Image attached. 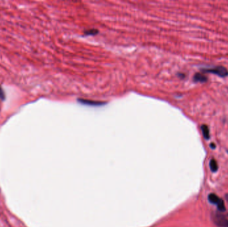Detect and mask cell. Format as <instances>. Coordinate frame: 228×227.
Segmentation results:
<instances>
[{"instance_id": "cell-1", "label": "cell", "mask_w": 228, "mask_h": 227, "mask_svg": "<svg viewBox=\"0 0 228 227\" xmlns=\"http://www.w3.org/2000/svg\"><path fill=\"white\" fill-rule=\"evenodd\" d=\"M211 218L213 223L218 227H228V219L224 214L215 212L211 214Z\"/></svg>"}, {"instance_id": "cell-2", "label": "cell", "mask_w": 228, "mask_h": 227, "mask_svg": "<svg viewBox=\"0 0 228 227\" xmlns=\"http://www.w3.org/2000/svg\"><path fill=\"white\" fill-rule=\"evenodd\" d=\"M201 71L203 73H210L217 75L221 77H225L228 75V71L226 68L223 66H217L211 69H201Z\"/></svg>"}, {"instance_id": "cell-3", "label": "cell", "mask_w": 228, "mask_h": 227, "mask_svg": "<svg viewBox=\"0 0 228 227\" xmlns=\"http://www.w3.org/2000/svg\"><path fill=\"white\" fill-rule=\"evenodd\" d=\"M194 81L197 83H205L208 81V77L205 75L197 73L195 74L194 77Z\"/></svg>"}, {"instance_id": "cell-4", "label": "cell", "mask_w": 228, "mask_h": 227, "mask_svg": "<svg viewBox=\"0 0 228 227\" xmlns=\"http://www.w3.org/2000/svg\"><path fill=\"white\" fill-rule=\"evenodd\" d=\"M79 102L82 103L86 104V105H102L105 103L103 102L100 101H90V100H85V99H79Z\"/></svg>"}, {"instance_id": "cell-5", "label": "cell", "mask_w": 228, "mask_h": 227, "mask_svg": "<svg viewBox=\"0 0 228 227\" xmlns=\"http://www.w3.org/2000/svg\"><path fill=\"white\" fill-rule=\"evenodd\" d=\"M208 200L212 204H215L217 205L218 203L220 202V200H221V198H220L218 196L215 195V194H213L211 193L210 195L208 196Z\"/></svg>"}, {"instance_id": "cell-6", "label": "cell", "mask_w": 228, "mask_h": 227, "mask_svg": "<svg viewBox=\"0 0 228 227\" xmlns=\"http://www.w3.org/2000/svg\"><path fill=\"white\" fill-rule=\"evenodd\" d=\"M201 128L204 138L206 139H210V131H209V128L208 126L206 125H203Z\"/></svg>"}, {"instance_id": "cell-7", "label": "cell", "mask_w": 228, "mask_h": 227, "mask_svg": "<svg viewBox=\"0 0 228 227\" xmlns=\"http://www.w3.org/2000/svg\"><path fill=\"white\" fill-rule=\"evenodd\" d=\"M210 167L211 168V170L212 172L215 173V172L217 171V169H218V166H217V162H216V161L215 160V159H211V160L210 161Z\"/></svg>"}, {"instance_id": "cell-8", "label": "cell", "mask_w": 228, "mask_h": 227, "mask_svg": "<svg viewBox=\"0 0 228 227\" xmlns=\"http://www.w3.org/2000/svg\"><path fill=\"white\" fill-rule=\"evenodd\" d=\"M217 209H218V210H219V211H221V212L225 211V207L224 200L221 199L220 200V202L217 204Z\"/></svg>"}, {"instance_id": "cell-9", "label": "cell", "mask_w": 228, "mask_h": 227, "mask_svg": "<svg viewBox=\"0 0 228 227\" xmlns=\"http://www.w3.org/2000/svg\"><path fill=\"white\" fill-rule=\"evenodd\" d=\"M0 99L1 100H4L6 99V95H5V93L1 87H0Z\"/></svg>"}, {"instance_id": "cell-10", "label": "cell", "mask_w": 228, "mask_h": 227, "mask_svg": "<svg viewBox=\"0 0 228 227\" xmlns=\"http://www.w3.org/2000/svg\"><path fill=\"white\" fill-rule=\"evenodd\" d=\"M210 147H211V149H215V145L214 143H211Z\"/></svg>"}, {"instance_id": "cell-11", "label": "cell", "mask_w": 228, "mask_h": 227, "mask_svg": "<svg viewBox=\"0 0 228 227\" xmlns=\"http://www.w3.org/2000/svg\"><path fill=\"white\" fill-rule=\"evenodd\" d=\"M225 199H226L227 202L228 203V194H226V195H225Z\"/></svg>"}]
</instances>
